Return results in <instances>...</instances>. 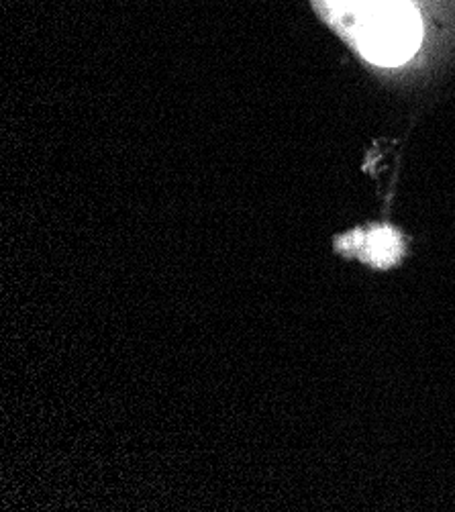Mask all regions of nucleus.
Returning a JSON list of instances; mask_svg holds the SVG:
<instances>
[{"label":"nucleus","mask_w":455,"mask_h":512,"mask_svg":"<svg viewBox=\"0 0 455 512\" xmlns=\"http://www.w3.org/2000/svg\"><path fill=\"white\" fill-rule=\"evenodd\" d=\"M358 43L374 64L407 62L421 43V21L404 0H382L358 17Z\"/></svg>","instance_id":"nucleus-1"},{"label":"nucleus","mask_w":455,"mask_h":512,"mask_svg":"<svg viewBox=\"0 0 455 512\" xmlns=\"http://www.w3.org/2000/svg\"><path fill=\"white\" fill-rule=\"evenodd\" d=\"M333 5H339L341 9H349L356 13V17H360L364 11H368L370 7L378 5L380 0H331Z\"/></svg>","instance_id":"nucleus-2"}]
</instances>
